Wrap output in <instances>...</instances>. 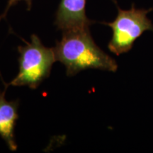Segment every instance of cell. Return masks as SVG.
<instances>
[{"instance_id":"5","label":"cell","mask_w":153,"mask_h":153,"mask_svg":"<svg viewBox=\"0 0 153 153\" xmlns=\"http://www.w3.org/2000/svg\"><path fill=\"white\" fill-rule=\"evenodd\" d=\"M19 101H8L5 98V91L0 92V136L11 151L17 150L14 128L18 115Z\"/></svg>"},{"instance_id":"3","label":"cell","mask_w":153,"mask_h":153,"mask_svg":"<svg viewBox=\"0 0 153 153\" xmlns=\"http://www.w3.org/2000/svg\"><path fill=\"white\" fill-rule=\"evenodd\" d=\"M150 11L133 7L128 10H123L118 7L115 20L105 24L112 29V37L108 45L111 52L116 55L128 53L143 33L153 31V24L148 17Z\"/></svg>"},{"instance_id":"1","label":"cell","mask_w":153,"mask_h":153,"mask_svg":"<svg viewBox=\"0 0 153 153\" xmlns=\"http://www.w3.org/2000/svg\"><path fill=\"white\" fill-rule=\"evenodd\" d=\"M54 48L56 60L63 64L68 76L87 69L116 72L118 64L105 53L91 37L89 28L67 30Z\"/></svg>"},{"instance_id":"6","label":"cell","mask_w":153,"mask_h":153,"mask_svg":"<svg viewBox=\"0 0 153 153\" xmlns=\"http://www.w3.org/2000/svg\"><path fill=\"white\" fill-rule=\"evenodd\" d=\"M20 1H24L26 3V4L28 6V10H30V9H31L32 0H8V2H7V7H6L4 11L3 14L0 16V19H4L6 16H7V12H8L9 9H11V7H13V6L16 5V4Z\"/></svg>"},{"instance_id":"4","label":"cell","mask_w":153,"mask_h":153,"mask_svg":"<svg viewBox=\"0 0 153 153\" xmlns=\"http://www.w3.org/2000/svg\"><path fill=\"white\" fill-rule=\"evenodd\" d=\"M91 23L86 15V0H60L55 21L58 29H86Z\"/></svg>"},{"instance_id":"2","label":"cell","mask_w":153,"mask_h":153,"mask_svg":"<svg viewBox=\"0 0 153 153\" xmlns=\"http://www.w3.org/2000/svg\"><path fill=\"white\" fill-rule=\"evenodd\" d=\"M19 72L8 86H28L36 89L48 77L56 60L54 48L43 45L38 36H31L30 41L24 46H19Z\"/></svg>"}]
</instances>
